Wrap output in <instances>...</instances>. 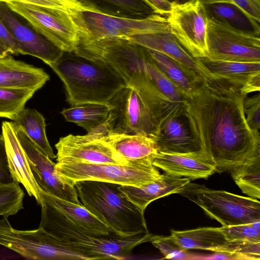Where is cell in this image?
I'll return each instance as SVG.
<instances>
[{"label":"cell","mask_w":260,"mask_h":260,"mask_svg":"<svg viewBox=\"0 0 260 260\" xmlns=\"http://www.w3.org/2000/svg\"><path fill=\"white\" fill-rule=\"evenodd\" d=\"M55 170L63 182L74 186L76 182L83 180L138 186L153 181L160 175L151 159L129 161L124 165L57 162Z\"/></svg>","instance_id":"ba28073f"},{"label":"cell","mask_w":260,"mask_h":260,"mask_svg":"<svg viewBox=\"0 0 260 260\" xmlns=\"http://www.w3.org/2000/svg\"><path fill=\"white\" fill-rule=\"evenodd\" d=\"M190 182L186 177L160 174L156 180L140 186L120 185L119 188L142 212L153 201L173 193H179Z\"/></svg>","instance_id":"44dd1931"},{"label":"cell","mask_w":260,"mask_h":260,"mask_svg":"<svg viewBox=\"0 0 260 260\" xmlns=\"http://www.w3.org/2000/svg\"><path fill=\"white\" fill-rule=\"evenodd\" d=\"M74 52L100 60L114 70L126 85L138 88L155 87L146 70V48L125 39H105L80 43Z\"/></svg>","instance_id":"8992f818"},{"label":"cell","mask_w":260,"mask_h":260,"mask_svg":"<svg viewBox=\"0 0 260 260\" xmlns=\"http://www.w3.org/2000/svg\"><path fill=\"white\" fill-rule=\"evenodd\" d=\"M100 139L126 161L151 159L158 152L154 139L144 135L109 132Z\"/></svg>","instance_id":"d4e9b609"},{"label":"cell","mask_w":260,"mask_h":260,"mask_svg":"<svg viewBox=\"0 0 260 260\" xmlns=\"http://www.w3.org/2000/svg\"><path fill=\"white\" fill-rule=\"evenodd\" d=\"M170 4H182L187 2L190 0H166Z\"/></svg>","instance_id":"f6af8a7d"},{"label":"cell","mask_w":260,"mask_h":260,"mask_svg":"<svg viewBox=\"0 0 260 260\" xmlns=\"http://www.w3.org/2000/svg\"><path fill=\"white\" fill-rule=\"evenodd\" d=\"M6 4L37 32L63 51H74L77 48L79 36L70 12L16 2Z\"/></svg>","instance_id":"8fae6325"},{"label":"cell","mask_w":260,"mask_h":260,"mask_svg":"<svg viewBox=\"0 0 260 260\" xmlns=\"http://www.w3.org/2000/svg\"><path fill=\"white\" fill-rule=\"evenodd\" d=\"M12 123L22 129L50 159L56 157L47 138L45 119L41 113L34 109H24Z\"/></svg>","instance_id":"4dcf8cb0"},{"label":"cell","mask_w":260,"mask_h":260,"mask_svg":"<svg viewBox=\"0 0 260 260\" xmlns=\"http://www.w3.org/2000/svg\"><path fill=\"white\" fill-rule=\"evenodd\" d=\"M39 191L41 205L45 204L56 209L78 225L93 233L104 235L115 233L82 204L61 199L45 192L40 188Z\"/></svg>","instance_id":"484cf974"},{"label":"cell","mask_w":260,"mask_h":260,"mask_svg":"<svg viewBox=\"0 0 260 260\" xmlns=\"http://www.w3.org/2000/svg\"><path fill=\"white\" fill-rule=\"evenodd\" d=\"M241 90L247 95L252 92H259L260 90V74H258L250 79Z\"/></svg>","instance_id":"7bdbcfd3"},{"label":"cell","mask_w":260,"mask_h":260,"mask_svg":"<svg viewBox=\"0 0 260 260\" xmlns=\"http://www.w3.org/2000/svg\"><path fill=\"white\" fill-rule=\"evenodd\" d=\"M147 49L152 63L187 96L207 80L192 69L164 53Z\"/></svg>","instance_id":"cb8c5ba5"},{"label":"cell","mask_w":260,"mask_h":260,"mask_svg":"<svg viewBox=\"0 0 260 260\" xmlns=\"http://www.w3.org/2000/svg\"><path fill=\"white\" fill-rule=\"evenodd\" d=\"M207 57L219 60L260 62L259 36L208 19Z\"/></svg>","instance_id":"4fadbf2b"},{"label":"cell","mask_w":260,"mask_h":260,"mask_svg":"<svg viewBox=\"0 0 260 260\" xmlns=\"http://www.w3.org/2000/svg\"><path fill=\"white\" fill-rule=\"evenodd\" d=\"M120 185L83 180L74 186L82 205L114 233L128 237L148 232L144 213L119 189Z\"/></svg>","instance_id":"277c9868"},{"label":"cell","mask_w":260,"mask_h":260,"mask_svg":"<svg viewBox=\"0 0 260 260\" xmlns=\"http://www.w3.org/2000/svg\"><path fill=\"white\" fill-rule=\"evenodd\" d=\"M39 226L59 239L85 260L124 259L137 246L150 241L149 232L124 237L115 233H93L78 225L56 209L43 204Z\"/></svg>","instance_id":"7a4b0ae2"},{"label":"cell","mask_w":260,"mask_h":260,"mask_svg":"<svg viewBox=\"0 0 260 260\" xmlns=\"http://www.w3.org/2000/svg\"><path fill=\"white\" fill-rule=\"evenodd\" d=\"M173 104L154 87L126 85L110 102V132L152 137L161 116Z\"/></svg>","instance_id":"5b68a950"},{"label":"cell","mask_w":260,"mask_h":260,"mask_svg":"<svg viewBox=\"0 0 260 260\" xmlns=\"http://www.w3.org/2000/svg\"><path fill=\"white\" fill-rule=\"evenodd\" d=\"M242 87L220 78L205 80L185 104L200 150L215 164L216 172H230L260 153V134L248 125Z\"/></svg>","instance_id":"6da1fadb"},{"label":"cell","mask_w":260,"mask_h":260,"mask_svg":"<svg viewBox=\"0 0 260 260\" xmlns=\"http://www.w3.org/2000/svg\"><path fill=\"white\" fill-rule=\"evenodd\" d=\"M185 104H172L160 118L152 136L158 152L183 153L200 150L191 131Z\"/></svg>","instance_id":"5bb4252c"},{"label":"cell","mask_w":260,"mask_h":260,"mask_svg":"<svg viewBox=\"0 0 260 260\" xmlns=\"http://www.w3.org/2000/svg\"><path fill=\"white\" fill-rule=\"evenodd\" d=\"M2 129L13 181L22 184L28 194L34 197L38 204L41 206L40 187L33 176L27 156L18 139L12 122L3 121Z\"/></svg>","instance_id":"ffe728a7"},{"label":"cell","mask_w":260,"mask_h":260,"mask_svg":"<svg viewBox=\"0 0 260 260\" xmlns=\"http://www.w3.org/2000/svg\"><path fill=\"white\" fill-rule=\"evenodd\" d=\"M170 31L193 57H207V23L201 0L171 4L166 16Z\"/></svg>","instance_id":"7c38bea8"},{"label":"cell","mask_w":260,"mask_h":260,"mask_svg":"<svg viewBox=\"0 0 260 260\" xmlns=\"http://www.w3.org/2000/svg\"><path fill=\"white\" fill-rule=\"evenodd\" d=\"M9 55L10 53L8 49L0 40V57H6Z\"/></svg>","instance_id":"ee69618b"},{"label":"cell","mask_w":260,"mask_h":260,"mask_svg":"<svg viewBox=\"0 0 260 260\" xmlns=\"http://www.w3.org/2000/svg\"><path fill=\"white\" fill-rule=\"evenodd\" d=\"M208 20L245 33L259 36V22L231 0H201Z\"/></svg>","instance_id":"603a6c76"},{"label":"cell","mask_w":260,"mask_h":260,"mask_svg":"<svg viewBox=\"0 0 260 260\" xmlns=\"http://www.w3.org/2000/svg\"><path fill=\"white\" fill-rule=\"evenodd\" d=\"M0 40L7 48L10 54H20L17 43L1 17Z\"/></svg>","instance_id":"f35d334b"},{"label":"cell","mask_w":260,"mask_h":260,"mask_svg":"<svg viewBox=\"0 0 260 260\" xmlns=\"http://www.w3.org/2000/svg\"><path fill=\"white\" fill-rule=\"evenodd\" d=\"M243 109L246 120L249 128L256 132L260 128V95L251 97L247 95L243 101Z\"/></svg>","instance_id":"74e56055"},{"label":"cell","mask_w":260,"mask_h":260,"mask_svg":"<svg viewBox=\"0 0 260 260\" xmlns=\"http://www.w3.org/2000/svg\"><path fill=\"white\" fill-rule=\"evenodd\" d=\"M227 241L260 242V220L251 223L219 228Z\"/></svg>","instance_id":"e575fe53"},{"label":"cell","mask_w":260,"mask_h":260,"mask_svg":"<svg viewBox=\"0 0 260 260\" xmlns=\"http://www.w3.org/2000/svg\"><path fill=\"white\" fill-rule=\"evenodd\" d=\"M250 17L260 21V0H231Z\"/></svg>","instance_id":"60d3db41"},{"label":"cell","mask_w":260,"mask_h":260,"mask_svg":"<svg viewBox=\"0 0 260 260\" xmlns=\"http://www.w3.org/2000/svg\"><path fill=\"white\" fill-rule=\"evenodd\" d=\"M12 181L4 140L0 135V183H9Z\"/></svg>","instance_id":"ab89813d"},{"label":"cell","mask_w":260,"mask_h":260,"mask_svg":"<svg viewBox=\"0 0 260 260\" xmlns=\"http://www.w3.org/2000/svg\"><path fill=\"white\" fill-rule=\"evenodd\" d=\"M24 196L19 183H0V216L8 217L23 209Z\"/></svg>","instance_id":"836d02e7"},{"label":"cell","mask_w":260,"mask_h":260,"mask_svg":"<svg viewBox=\"0 0 260 260\" xmlns=\"http://www.w3.org/2000/svg\"><path fill=\"white\" fill-rule=\"evenodd\" d=\"M56 161L124 165L126 161L105 142L91 133L85 135L70 134L55 145Z\"/></svg>","instance_id":"2e32d148"},{"label":"cell","mask_w":260,"mask_h":260,"mask_svg":"<svg viewBox=\"0 0 260 260\" xmlns=\"http://www.w3.org/2000/svg\"><path fill=\"white\" fill-rule=\"evenodd\" d=\"M35 92L26 88L0 87V117L15 120Z\"/></svg>","instance_id":"d6a6232c"},{"label":"cell","mask_w":260,"mask_h":260,"mask_svg":"<svg viewBox=\"0 0 260 260\" xmlns=\"http://www.w3.org/2000/svg\"><path fill=\"white\" fill-rule=\"evenodd\" d=\"M88 11L106 15L142 18L156 14L140 0H75Z\"/></svg>","instance_id":"f1b7e54d"},{"label":"cell","mask_w":260,"mask_h":260,"mask_svg":"<svg viewBox=\"0 0 260 260\" xmlns=\"http://www.w3.org/2000/svg\"><path fill=\"white\" fill-rule=\"evenodd\" d=\"M49 78L42 68L15 60L9 55L0 57V87L26 88L37 91Z\"/></svg>","instance_id":"7402d4cb"},{"label":"cell","mask_w":260,"mask_h":260,"mask_svg":"<svg viewBox=\"0 0 260 260\" xmlns=\"http://www.w3.org/2000/svg\"><path fill=\"white\" fill-rule=\"evenodd\" d=\"M152 162L165 173L191 179H207L216 172L214 162L202 151L178 153L158 152Z\"/></svg>","instance_id":"ac0fdd59"},{"label":"cell","mask_w":260,"mask_h":260,"mask_svg":"<svg viewBox=\"0 0 260 260\" xmlns=\"http://www.w3.org/2000/svg\"><path fill=\"white\" fill-rule=\"evenodd\" d=\"M14 127L40 188L45 192L61 199L82 204L75 187L63 182L57 174L56 164L39 149L22 129L14 126Z\"/></svg>","instance_id":"9a60e30c"},{"label":"cell","mask_w":260,"mask_h":260,"mask_svg":"<svg viewBox=\"0 0 260 260\" xmlns=\"http://www.w3.org/2000/svg\"><path fill=\"white\" fill-rule=\"evenodd\" d=\"M125 39L172 57L192 69L206 80L214 78L198 59L193 57L182 46L170 29L134 35Z\"/></svg>","instance_id":"d6986e66"},{"label":"cell","mask_w":260,"mask_h":260,"mask_svg":"<svg viewBox=\"0 0 260 260\" xmlns=\"http://www.w3.org/2000/svg\"><path fill=\"white\" fill-rule=\"evenodd\" d=\"M215 78L229 81L242 87L260 74V62L223 61L207 57L198 59Z\"/></svg>","instance_id":"83f0119b"},{"label":"cell","mask_w":260,"mask_h":260,"mask_svg":"<svg viewBox=\"0 0 260 260\" xmlns=\"http://www.w3.org/2000/svg\"><path fill=\"white\" fill-rule=\"evenodd\" d=\"M179 194L196 204L222 226L260 220V202L255 198L210 189L190 182Z\"/></svg>","instance_id":"9c48e42d"},{"label":"cell","mask_w":260,"mask_h":260,"mask_svg":"<svg viewBox=\"0 0 260 260\" xmlns=\"http://www.w3.org/2000/svg\"><path fill=\"white\" fill-rule=\"evenodd\" d=\"M78 31L79 43L128 37L170 29L166 16L153 14L142 18L121 17L88 10L70 13Z\"/></svg>","instance_id":"52a82bcc"},{"label":"cell","mask_w":260,"mask_h":260,"mask_svg":"<svg viewBox=\"0 0 260 260\" xmlns=\"http://www.w3.org/2000/svg\"><path fill=\"white\" fill-rule=\"evenodd\" d=\"M217 252L235 256L237 259L260 258V242L234 240L228 241Z\"/></svg>","instance_id":"d590c367"},{"label":"cell","mask_w":260,"mask_h":260,"mask_svg":"<svg viewBox=\"0 0 260 260\" xmlns=\"http://www.w3.org/2000/svg\"><path fill=\"white\" fill-rule=\"evenodd\" d=\"M230 172L243 193L260 199V153L248 158Z\"/></svg>","instance_id":"1f68e13d"},{"label":"cell","mask_w":260,"mask_h":260,"mask_svg":"<svg viewBox=\"0 0 260 260\" xmlns=\"http://www.w3.org/2000/svg\"><path fill=\"white\" fill-rule=\"evenodd\" d=\"M63 82L67 100L72 106L84 103L110 105L114 95L126 84L104 62L64 52L49 66Z\"/></svg>","instance_id":"3957f363"},{"label":"cell","mask_w":260,"mask_h":260,"mask_svg":"<svg viewBox=\"0 0 260 260\" xmlns=\"http://www.w3.org/2000/svg\"><path fill=\"white\" fill-rule=\"evenodd\" d=\"M152 9L155 13L167 16L171 4L166 0H140Z\"/></svg>","instance_id":"b9f144b4"},{"label":"cell","mask_w":260,"mask_h":260,"mask_svg":"<svg viewBox=\"0 0 260 260\" xmlns=\"http://www.w3.org/2000/svg\"><path fill=\"white\" fill-rule=\"evenodd\" d=\"M8 217L0 220V245L28 259L85 260L42 228L21 231L12 227Z\"/></svg>","instance_id":"30bf717a"},{"label":"cell","mask_w":260,"mask_h":260,"mask_svg":"<svg viewBox=\"0 0 260 260\" xmlns=\"http://www.w3.org/2000/svg\"><path fill=\"white\" fill-rule=\"evenodd\" d=\"M111 109V105L84 103L64 109L61 113L67 121L75 123L89 133L109 119Z\"/></svg>","instance_id":"f546056e"},{"label":"cell","mask_w":260,"mask_h":260,"mask_svg":"<svg viewBox=\"0 0 260 260\" xmlns=\"http://www.w3.org/2000/svg\"><path fill=\"white\" fill-rule=\"evenodd\" d=\"M169 239L179 249H201L217 252L227 240L219 228L203 227L176 231L171 230Z\"/></svg>","instance_id":"4316f807"},{"label":"cell","mask_w":260,"mask_h":260,"mask_svg":"<svg viewBox=\"0 0 260 260\" xmlns=\"http://www.w3.org/2000/svg\"><path fill=\"white\" fill-rule=\"evenodd\" d=\"M16 2L58 9L71 12L73 10H87L75 0H0L1 3Z\"/></svg>","instance_id":"8d00e7d4"},{"label":"cell","mask_w":260,"mask_h":260,"mask_svg":"<svg viewBox=\"0 0 260 260\" xmlns=\"http://www.w3.org/2000/svg\"><path fill=\"white\" fill-rule=\"evenodd\" d=\"M0 17L17 43L20 54L36 57L49 66L63 54L64 51L22 22L5 3L0 2Z\"/></svg>","instance_id":"e0dca14e"}]
</instances>
